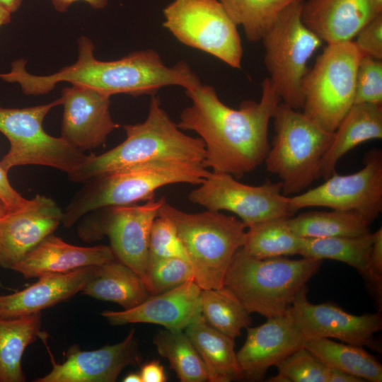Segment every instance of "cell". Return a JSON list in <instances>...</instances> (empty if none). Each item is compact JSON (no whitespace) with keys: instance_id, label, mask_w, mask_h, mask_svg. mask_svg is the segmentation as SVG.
I'll use <instances>...</instances> for the list:
<instances>
[{"instance_id":"1","label":"cell","mask_w":382,"mask_h":382,"mask_svg":"<svg viewBox=\"0 0 382 382\" xmlns=\"http://www.w3.org/2000/svg\"><path fill=\"white\" fill-rule=\"evenodd\" d=\"M262 88L259 102L244 100L238 109L224 104L209 85L185 90L192 104L182 111L177 126L199 135L204 163L212 171L240 178L264 163L270 148L269 122L281 99L268 77Z\"/></svg>"},{"instance_id":"2","label":"cell","mask_w":382,"mask_h":382,"mask_svg":"<svg viewBox=\"0 0 382 382\" xmlns=\"http://www.w3.org/2000/svg\"><path fill=\"white\" fill-rule=\"evenodd\" d=\"M77 61L49 76H35L25 69V59L15 60L8 73L0 78L18 83L26 95H42L51 91L59 82H69L96 89L109 96H153L161 88L179 86L192 89L201 81L188 64L179 62L166 66L157 52L151 49L132 52L112 61H100L94 57L91 40L81 36L78 40Z\"/></svg>"},{"instance_id":"3","label":"cell","mask_w":382,"mask_h":382,"mask_svg":"<svg viewBox=\"0 0 382 382\" xmlns=\"http://www.w3.org/2000/svg\"><path fill=\"white\" fill-rule=\"evenodd\" d=\"M126 139L113 149L86 160L68 175L75 183L85 181L134 165L159 160L204 162L205 146L201 138L184 134L166 110L159 98L151 96L146 119L124 126Z\"/></svg>"},{"instance_id":"4","label":"cell","mask_w":382,"mask_h":382,"mask_svg":"<svg viewBox=\"0 0 382 382\" xmlns=\"http://www.w3.org/2000/svg\"><path fill=\"white\" fill-rule=\"evenodd\" d=\"M204 162L159 160L92 178L78 190L63 212L62 223L70 228L96 209L129 205L154 198L155 191L175 183L199 185L209 173Z\"/></svg>"},{"instance_id":"5","label":"cell","mask_w":382,"mask_h":382,"mask_svg":"<svg viewBox=\"0 0 382 382\" xmlns=\"http://www.w3.org/2000/svg\"><path fill=\"white\" fill-rule=\"evenodd\" d=\"M323 260L283 256L258 259L243 248L233 255L223 286L230 291L250 313L267 318L285 314Z\"/></svg>"},{"instance_id":"6","label":"cell","mask_w":382,"mask_h":382,"mask_svg":"<svg viewBox=\"0 0 382 382\" xmlns=\"http://www.w3.org/2000/svg\"><path fill=\"white\" fill-rule=\"evenodd\" d=\"M158 215L174 225L202 289H219L236 251L244 245L246 225L233 216L208 210L187 213L166 200Z\"/></svg>"},{"instance_id":"7","label":"cell","mask_w":382,"mask_h":382,"mask_svg":"<svg viewBox=\"0 0 382 382\" xmlns=\"http://www.w3.org/2000/svg\"><path fill=\"white\" fill-rule=\"evenodd\" d=\"M275 137L265 158L285 196L304 190L320 178V165L333 138L299 110L280 103L272 117Z\"/></svg>"},{"instance_id":"8","label":"cell","mask_w":382,"mask_h":382,"mask_svg":"<svg viewBox=\"0 0 382 382\" xmlns=\"http://www.w3.org/2000/svg\"><path fill=\"white\" fill-rule=\"evenodd\" d=\"M361 55L353 41L327 44L303 80L302 112L328 132H335L354 103Z\"/></svg>"},{"instance_id":"9","label":"cell","mask_w":382,"mask_h":382,"mask_svg":"<svg viewBox=\"0 0 382 382\" xmlns=\"http://www.w3.org/2000/svg\"><path fill=\"white\" fill-rule=\"evenodd\" d=\"M304 1L286 8L262 39L268 78L281 101L296 110L303 108L308 62L323 42L302 21Z\"/></svg>"},{"instance_id":"10","label":"cell","mask_w":382,"mask_h":382,"mask_svg":"<svg viewBox=\"0 0 382 382\" xmlns=\"http://www.w3.org/2000/svg\"><path fill=\"white\" fill-rule=\"evenodd\" d=\"M62 104L61 97L50 103L24 108L0 106V132L10 143L8 151L0 161L6 172L18 166L39 165L60 170L68 175L86 160L88 155L83 151L44 130L45 116Z\"/></svg>"},{"instance_id":"11","label":"cell","mask_w":382,"mask_h":382,"mask_svg":"<svg viewBox=\"0 0 382 382\" xmlns=\"http://www.w3.org/2000/svg\"><path fill=\"white\" fill-rule=\"evenodd\" d=\"M164 197H154L143 204L116 205L92 211L80 220L78 233L91 242L108 236L115 259L144 279L149 260L152 224Z\"/></svg>"},{"instance_id":"12","label":"cell","mask_w":382,"mask_h":382,"mask_svg":"<svg viewBox=\"0 0 382 382\" xmlns=\"http://www.w3.org/2000/svg\"><path fill=\"white\" fill-rule=\"evenodd\" d=\"M164 28L183 44L240 69L243 46L237 25L218 0H174L163 11Z\"/></svg>"},{"instance_id":"13","label":"cell","mask_w":382,"mask_h":382,"mask_svg":"<svg viewBox=\"0 0 382 382\" xmlns=\"http://www.w3.org/2000/svg\"><path fill=\"white\" fill-rule=\"evenodd\" d=\"M193 203L212 211H228L237 215L248 227L278 217H291L296 212L282 192V184L267 182L249 185L233 176L210 171L204 181L188 195Z\"/></svg>"},{"instance_id":"14","label":"cell","mask_w":382,"mask_h":382,"mask_svg":"<svg viewBox=\"0 0 382 382\" xmlns=\"http://www.w3.org/2000/svg\"><path fill=\"white\" fill-rule=\"evenodd\" d=\"M364 167L349 174H332L320 185L296 196H288L291 209L325 207L353 212L370 224L382 210V151L374 149L364 157Z\"/></svg>"},{"instance_id":"15","label":"cell","mask_w":382,"mask_h":382,"mask_svg":"<svg viewBox=\"0 0 382 382\" xmlns=\"http://www.w3.org/2000/svg\"><path fill=\"white\" fill-rule=\"evenodd\" d=\"M305 286L289 308L305 340L332 338L353 345L380 349L374 339V333L382 328L380 312L355 316L332 303L314 304L308 301Z\"/></svg>"},{"instance_id":"16","label":"cell","mask_w":382,"mask_h":382,"mask_svg":"<svg viewBox=\"0 0 382 382\" xmlns=\"http://www.w3.org/2000/svg\"><path fill=\"white\" fill-rule=\"evenodd\" d=\"M47 335L42 332L40 338L49 352L52 369L35 382H114L128 366L141 361V355L135 337V330L119 343L100 349L83 351L77 345L69 347L66 359L57 363L46 342Z\"/></svg>"},{"instance_id":"17","label":"cell","mask_w":382,"mask_h":382,"mask_svg":"<svg viewBox=\"0 0 382 382\" xmlns=\"http://www.w3.org/2000/svg\"><path fill=\"white\" fill-rule=\"evenodd\" d=\"M63 211L52 198L37 195L24 207L0 216V267H12L62 223Z\"/></svg>"},{"instance_id":"18","label":"cell","mask_w":382,"mask_h":382,"mask_svg":"<svg viewBox=\"0 0 382 382\" xmlns=\"http://www.w3.org/2000/svg\"><path fill=\"white\" fill-rule=\"evenodd\" d=\"M61 137L82 151L104 144L120 125L110 112V96L81 85L62 90Z\"/></svg>"},{"instance_id":"19","label":"cell","mask_w":382,"mask_h":382,"mask_svg":"<svg viewBox=\"0 0 382 382\" xmlns=\"http://www.w3.org/2000/svg\"><path fill=\"white\" fill-rule=\"evenodd\" d=\"M303 335L289 312L247 328L245 343L236 353L243 378L262 379L267 369L304 347Z\"/></svg>"},{"instance_id":"20","label":"cell","mask_w":382,"mask_h":382,"mask_svg":"<svg viewBox=\"0 0 382 382\" xmlns=\"http://www.w3.org/2000/svg\"><path fill=\"white\" fill-rule=\"evenodd\" d=\"M202 289L194 279L158 294L150 295L139 305L122 311H103L100 314L111 325L152 323L169 330H185L202 318Z\"/></svg>"},{"instance_id":"21","label":"cell","mask_w":382,"mask_h":382,"mask_svg":"<svg viewBox=\"0 0 382 382\" xmlns=\"http://www.w3.org/2000/svg\"><path fill=\"white\" fill-rule=\"evenodd\" d=\"M379 12L371 0H307L303 23L327 44L352 41Z\"/></svg>"},{"instance_id":"22","label":"cell","mask_w":382,"mask_h":382,"mask_svg":"<svg viewBox=\"0 0 382 382\" xmlns=\"http://www.w3.org/2000/svg\"><path fill=\"white\" fill-rule=\"evenodd\" d=\"M115 259L110 247H81L64 242L52 233L29 252L12 270L25 278L62 274L96 266Z\"/></svg>"},{"instance_id":"23","label":"cell","mask_w":382,"mask_h":382,"mask_svg":"<svg viewBox=\"0 0 382 382\" xmlns=\"http://www.w3.org/2000/svg\"><path fill=\"white\" fill-rule=\"evenodd\" d=\"M94 266L62 274L38 277L32 285L17 292L0 295V318H16L40 312L80 293Z\"/></svg>"},{"instance_id":"24","label":"cell","mask_w":382,"mask_h":382,"mask_svg":"<svg viewBox=\"0 0 382 382\" xmlns=\"http://www.w3.org/2000/svg\"><path fill=\"white\" fill-rule=\"evenodd\" d=\"M382 139V105L354 103L333 132V138L320 165L325 180L336 173L338 161L359 144Z\"/></svg>"},{"instance_id":"25","label":"cell","mask_w":382,"mask_h":382,"mask_svg":"<svg viewBox=\"0 0 382 382\" xmlns=\"http://www.w3.org/2000/svg\"><path fill=\"white\" fill-rule=\"evenodd\" d=\"M80 293L117 303L125 310L135 307L151 295L139 275L115 259L94 266Z\"/></svg>"},{"instance_id":"26","label":"cell","mask_w":382,"mask_h":382,"mask_svg":"<svg viewBox=\"0 0 382 382\" xmlns=\"http://www.w3.org/2000/svg\"><path fill=\"white\" fill-rule=\"evenodd\" d=\"M184 330L204 364L207 381L229 382L243 378L234 349V339L209 325L203 318Z\"/></svg>"},{"instance_id":"27","label":"cell","mask_w":382,"mask_h":382,"mask_svg":"<svg viewBox=\"0 0 382 382\" xmlns=\"http://www.w3.org/2000/svg\"><path fill=\"white\" fill-rule=\"evenodd\" d=\"M40 312L0 318V382H24L21 361L27 347L40 337Z\"/></svg>"},{"instance_id":"28","label":"cell","mask_w":382,"mask_h":382,"mask_svg":"<svg viewBox=\"0 0 382 382\" xmlns=\"http://www.w3.org/2000/svg\"><path fill=\"white\" fill-rule=\"evenodd\" d=\"M304 347L329 368L345 371L364 381H382L381 364L362 347L322 337L306 339Z\"/></svg>"},{"instance_id":"29","label":"cell","mask_w":382,"mask_h":382,"mask_svg":"<svg viewBox=\"0 0 382 382\" xmlns=\"http://www.w3.org/2000/svg\"><path fill=\"white\" fill-rule=\"evenodd\" d=\"M373 233L359 236L303 238L299 255L317 260L330 259L356 269L368 282Z\"/></svg>"},{"instance_id":"30","label":"cell","mask_w":382,"mask_h":382,"mask_svg":"<svg viewBox=\"0 0 382 382\" xmlns=\"http://www.w3.org/2000/svg\"><path fill=\"white\" fill-rule=\"evenodd\" d=\"M287 224L301 238L352 237L370 233V224L362 216L337 209L301 213L288 218Z\"/></svg>"},{"instance_id":"31","label":"cell","mask_w":382,"mask_h":382,"mask_svg":"<svg viewBox=\"0 0 382 382\" xmlns=\"http://www.w3.org/2000/svg\"><path fill=\"white\" fill-rule=\"evenodd\" d=\"M287 219H270L247 227L243 249L258 259L299 254L303 238L291 230Z\"/></svg>"},{"instance_id":"32","label":"cell","mask_w":382,"mask_h":382,"mask_svg":"<svg viewBox=\"0 0 382 382\" xmlns=\"http://www.w3.org/2000/svg\"><path fill=\"white\" fill-rule=\"evenodd\" d=\"M153 343L181 382L207 381L204 364L183 330H161L155 335Z\"/></svg>"},{"instance_id":"33","label":"cell","mask_w":382,"mask_h":382,"mask_svg":"<svg viewBox=\"0 0 382 382\" xmlns=\"http://www.w3.org/2000/svg\"><path fill=\"white\" fill-rule=\"evenodd\" d=\"M200 307L202 317L209 325L234 340L252 322L250 313L224 286L202 289Z\"/></svg>"},{"instance_id":"34","label":"cell","mask_w":382,"mask_h":382,"mask_svg":"<svg viewBox=\"0 0 382 382\" xmlns=\"http://www.w3.org/2000/svg\"><path fill=\"white\" fill-rule=\"evenodd\" d=\"M248 40L257 42L291 4L304 0H219Z\"/></svg>"},{"instance_id":"35","label":"cell","mask_w":382,"mask_h":382,"mask_svg":"<svg viewBox=\"0 0 382 382\" xmlns=\"http://www.w3.org/2000/svg\"><path fill=\"white\" fill-rule=\"evenodd\" d=\"M278 374L272 382H328L329 367L306 347H302L277 366Z\"/></svg>"},{"instance_id":"36","label":"cell","mask_w":382,"mask_h":382,"mask_svg":"<svg viewBox=\"0 0 382 382\" xmlns=\"http://www.w3.org/2000/svg\"><path fill=\"white\" fill-rule=\"evenodd\" d=\"M194 279L190 262L178 257L150 259L144 284L151 295L173 289Z\"/></svg>"},{"instance_id":"37","label":"cell","mask_w":382,"mask_h":382,"mask_svg":"<svg viewBox=\"0 0 382 382\" xmlns=\"http://www.w3.org/2000/svg\"><path fill=\"white\" fill-rule=\"evenodd\" d=\"M354 103H382V60L361 55L356 74Z\"/></svg>"},{"instance_id":"38","label":"cell","mask_w":382,"mask_h":382,"mask_svg":"<svg viewBox=\"0 0 382 382\" xmlns=\"http://www.w3.org/2000/svg\"><path fill=\"white\" fill-rule=\"evenodd\" d=\"M169 257H178L189 261L174 225L167 218L158 215L152 224L150 232L149 260Z\"/></svg>"},{"instance_id":"39","label":"cell","mask_w":382,"mask_h":382,"mask_svg":"<svg viewBox=\"0 0 382 382\" xmlns=\"http://www.w3.org/2000/svg\"><path fill=\"white\" fill-rule=\"evenodd\" d=\"M353 41L361 54L382 60V13L364 25Z\"/></svg>"},{"instance_id":"40","label":"cell","mask_w":382,"mask_h":382,"mask_svg":"<svg viewBox=\"0 0 382 382\" xmlns=\"http://www.w3.org/2000/svg\"><path fill=\"white\" fill-rule=\"evenodd\" d=\"M373 244L369 262V282L378 296H381L382 283V228L373 233Z\"/></svg>"},{"instance_id":"41","label":"cell","mask_w":382,"mask_h":382,"mask_svg":"<svg viewBox=\"0 0 382 382\" xmlns=\"http://www.w3.org/2000/svg\"><path fill=\"white\" fill-rule=\"evenodd\" d=\"M0 199L4 204L7 212L14 211L26 206L30 199L23 197L11 185L8 173L0 166Z\"/></svg>"},{"instance_id":"42","label":"cell","mask_w":382,"mask_h":382,"mask_svg":"<svg viewBox=\"0 0 382 382\" xmlns=\"http://www.w3.org/2000/svg\"><path fill=\"white\" fill-rule=\"evenodd\" d=\"M139 374L141 382H164L167 380L164 368L158 361L144 364Z\"/></svg>"},{"instance_id":"43","label":"cell","mask_w":382,"mask_h":382,"mask_svg":"<svg viewBox=\"0 0 382 382\" xmlns=\"http://www.w3.org/2000/svg\"><path fill=\"white\" fill-rule=\"evenodd\" d=\"M82 1L88 4L92 8L102 9L108 4V0H51L55 10L64 13L74 2Z\"/></svg>"},{"instance_id":"44","label":"cell","mask_w":382,"mask_h":382,"mask_svg":"<svg viewBox=\"0 0 382 382\" xmlns=\"http://www.w3.org/2000/svg\"><path fill=\"white\" fill-rule=\"evenodd\" d=\"M364 379L345 371L329 368L328 382H363Z\"/></svg>"},{"instance_id":"45","label":"cell","mask_w":382,"mask_h":382,"mask_svg":"<svg viewBox=\"0 0 382 382\" xmlns=\"http://www.w3.org/2000/svg\"><path fill=\"white\" fill-rule=\"evenodd\" d=\"M23 0H0V5L13 13L18 10Z\"/></svg>"},{"instance_id":"46","label":"cell","mask_w":382,"mask_h":382,"mask_svg":"<svg viewBox=\"0 0 382 382\" xmlns=\"http://www.w3.org/2000/svg\"><path fill=\"white\" fill-rule=\"evenodd\" d=\"M11 14L0 5V27L10 23Z\"/></svg>"},{"instance_id":"47","label":"cell","mask_w":382,"mask_h":382,"mask_svg":"<svg viewBox=\"0 0 382 382\" xmlns=\"http://www.w3.org/2000/svg\"><path fill=\"white\" fill-rule=\"evenodd\" d=\"M124 382H141L139 373L130 372L122 380Z\"/></svg>"},{"instance_id":"48","label":"cell","mask_w":382,"mask_h":382,"mask_svg":"<svg viewBox=\"0 0 382 382\" xmlns=\"http://www.w3.org/2000/svg\"><path fill=\"white\" fill-rule=\"evenodd\" d=\"M376 6V9L382 13V0H371Z\"/></svg>"},{"instance_id":"49","label":"cell","mask_w":382,"mask_h":382,"mask_svg":"<svg viewBox=\"0 0 382 382\" xmlns=\"http://www.w3.org/2000/svg\"><path fill=\"white\" fill-rule=\"evenodd\" d=\"M6 212H7V209H6L4 204L0 199V216H1L3 214H4Z\"/></svg>"}]
</instances>
